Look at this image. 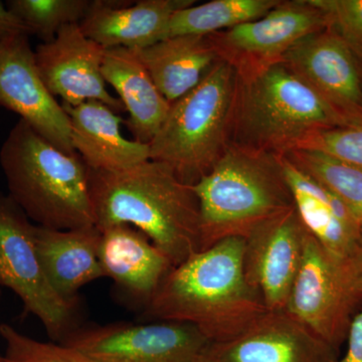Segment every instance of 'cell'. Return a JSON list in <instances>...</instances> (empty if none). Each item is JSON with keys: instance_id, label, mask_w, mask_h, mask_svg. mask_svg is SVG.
<instances>
[{"instance_id": "obj_13", "label": "cell", "mask_w": 362, "mask_h": 362, "mask_svg": "<svg viewBox=\"0 0 362 362\" xmlns=\"http://www.w3.org/2000/svg\"><path fill=\"white\" fill-rule=\"evenodd\" d=\"M105 51L83 33L80 25H70L52 42L37 45L35 62L47 89L61 98L62 104L77 106L94 100L119 114L125 109L107 89L102 74Z\"/></svg>"}, {"instance_id": "obj_3", "label": "cell", "mask_w": 362, "mask_h": 362, "mask_svg": "<svg viewBox=\"0 0 362 362\" xmlns=\"http://www.w3.org/2000/svg\"><path fill=\"white\" fill-rule=\"evenodd\" d=\"M351 125L283 61L237 73L228 145L284 156L312 133Z\"/></svg>"}, {"instance_id": "obj_1", "label": "cell", "mask_w": 362, "mask_h": 362, "mask_svg": "<svg viewBox=\"0 0 362 362\" xmlns=\"http://www.w3.org/2000/svg\"><path fill=\"white\" fill-rule=\"evenodd\" d=\"M246 240L228 238L173 267L146 305L152 318L189 324L211 342L238 337L267 312L244 271Z\"/></svg>"}, {"instance_id": "obj_8", "label": "cell", "mask_w": 362, "mask_h": 362, "mask_svg": "<svg viewBox=\"0 0 362 362\" xmlns=\"http://www.w3.org/2000/svg\"><path fill=\"white\" fill-rule=\"evenodd\" d=\"M362 303L342 259L326 251L308 232L303 259L286 312L333 349L346 341Z\"/></svg>"}, {"instance_id": "obj_19", "label": "cell", "mask_w": 362, "mask_h": 362, "mask_svg": "<svg viewBox=\"0 0 362 362\" xmlns=\"http://www.w3.org/2000/svg\"><path fill=\"white\" fill-rule=\"evenodd\" d=\"M102 233L96 226L54 230L35 225V246L54 291L78 300L84 286L105 278L99 259Z\"/></svg>"}, {"instance_id": "obj_12", "label": "cell", "mask_w": 362, "mask_h": 362, "mask_svg": "<svg viewBox=\"0 0 362 362\" xmlns=\"http://www.w3.org/2000/svg\"><path fill=\"white\" fill-rule=\"evenodd\" d=\"M0 107L21 117L66 153L74 151L70 119L40 77L28 35L0 42Z\"/></svg>"}, {"instance_id": "obj_21", "label": "cell", "mask_w": 362, "mask_h": 362, "mask_svg": "<svg viewBox=\"0 0 362 362\" xmlns=\"http://www.w3.org/2000/svg\"><path fill=\"white\" fill-rule=\"evenodd\" d=\"M102 74L129 114L125 125L135 141L149 144L165 121L171 104L157 88L139 52L125 47L106 49Z\"/></svg>"}, {"instance_id": "obj_6", "label": "cell", "mask_w": 362, "mask_h": 362, "mask_svg": "<svg viewBox=\"0 0 362 362\" xmlns=\"http://www.w3.org/2000/svg\"><path fill=\"white\" fill-rule=\"evenodd\" d=\"M237 71L221 59L194 90L171 104L150 159L168 164L187 185L206 175L228 146Z\"/></svg>"}, {"instance_id": "obj_25", "label": "cell", "mask_w": 362, "mask_h": 362, "mask_svg": "<svg viewBox=\"0 0 362 362\" xmlns=\"http://www.w3.org/2000/svg\"><path fill=\"white\" fill-rule=\"evenodd\" d=\"M8 11L25 26L30 35L52 42L62 28L80 25L89 11V0H8Z\"/></svg>"}, {"instance_id": "obj_26", "label": "cell", "mask_w": 362, "mask_h": 362, "mask_svg": "<svg viewBox=\"0 0 362 362\" xmlns=\"http://www.w3.org/2000/svg\"><path fill=\"white\" fill-rule=\"evenodd\" d=\"M0 337L4 342V362H93L69 345L39 341L7 323L0 324Z\"/></svg>"}, {"instance_id": "obj_27", "label": "cell", "mask_w": 362, "mask_h": 362, "mask_svg": "<svg viewBox=\"0 0 362 362\" xmlns=\"http://www.w3.org/2000/svg\"><path fill=\"white\" fill-rule=\"evenodd\" d=\"M297 148L321 152L362 169V124L317 131Z\"/></svg>"}, {"instance_id": "obj_29", "label": "cell", "mask_w": 362, "mask_h": 362, "mask_svg": "<svg viewBox=\"0 0 362 362\" xmlns=\"http://www.w3.org/2000/svg\"><path fill=\"white\" fill-rule=\"evenodd\" d=\"M346 341V354L338 362H362V308L350 324Z\"/></svg>"}, {"instance_id": "obj_23", "label": "cell", "mask_w": 362, "mask_h": 362, "mask_svg": "<svg viewBox=\"0 0 362 362\" xmlns=\"http://www.w3.org/2000/svg\"><path fill=\"white\" fill-rule=\"evenodd\" d=\"M281 0H213L176 11L166 39L178 35H207L266 16Z\"/></svg>"}, {"instance_id": "obj_11", "label": "cell", "mask_w": 362, "mask_h": 362, "mask_svg": "<svg viewBox=\"0 0 362 362\" xmlns=\"http://www.w3.org/2000/svg\"><path fill=\"white\" fill-rule=\"evenodd\" d=\"M307 233L294 206L257 226L245 239V276L267 311L286 310Z\"/></svg>"}, {"instance_id": "obj_31", "label": "cell", "mask_w": 362, "mask_h": 362, "mask_svg": "<svg viewBox=\"0 0 362 362\" xmlns=\"http://www.w3.org/2000/svg\"><path fill=\"white\" fill-rule=\"evenodd\" d=\"M18 35L30 37V33L21 21L8 11L6 4L0 1V42Z\"/></svg>"}, {"instance_id": "obj_9", "label": "cell", "mask_w": 362, "mask_h": 362, "mask_svg": "<svg viewBox=\"0 0 362 362\" xmlns=\"http://www.w3.org/2000/svg\"><path fill=\"white\" fill-rule=\"evenodd\" d=\"M59 343L93 362H204L211 342L189 324L160 321L78 328Z\"/></svg>"}, {"instance_id": "obj_30", "label": "cell", "mask_w": 362, "mask_h": 362, "mask_svg": "<svg viewBox=\"0 0 362 362\" xmlns=\"http://www.w3.org/2000/svg\"><path fill=\"white\" fill-rule=\"evenodd\" d=\"M342 262L354 288L362 294V223L356 246Z\"/></svg>"}, {"instance_id": "obj_17", "label": "cell", "mask_w": 362, "mask_h": 362, "mask_svg": "<svg viewBox=\"0 0 362 362\" xmlns=\"http://www.w3.org/2000/svg\"><path fill=\"white\" fill-rule=\"evenodd\" d=\"M100 230L99 259L105 278H111L121 291L146 306L175 266L132 226H110Z\"/></svg>"}, {"instance_id": "obj_24", "label": "cell", "mask_w": 362, "mask_h": 362, "mask_svg": "<svg viewBox=\"0 0 362 362\" xmlns=\"http://www.w3.org/2000/svg\"><path fill=\"white\" fill-rule=\"evenodd\" d=\"M284 156L337 195L362 223L361 168L314 150L293 149Z\"/></svg>"}, {"instance_id": "obj_2", "label": "cell", "mask_w": 362, "mask_h": 362, "mask_svg": "<svg viewBox=\"0 0 362 362\" xmlns=\"http://www.w3.org/2000/svg\"><path fill=\"white\" fill-rule=\"evenodd\" d=\"M89 185L99 230L132 226L175 267L199 251V201L168 164L149 159L122 171L89 169Z\"/></svg>"}, {"instance_id": "obj_15", "label": "cell", "mask_w": 362, "mask_h": 362, "mask_svg": "<svg viewBox=\"0 0 362 362\" xmlns=\"http://www.w3.org/2000/svg\"><path fill=\"white\" fill-rule=\"evenodd\" d=\"M338 350L286 311H267L238 337L211 342L204 362H338Z\"/></svg>"}, {"instance_id": "obj_4", "label": "cell", "mask_w": 362, "mask_h": 362, "mask_svg": "<svg viewBox=\"0 0 362 362\" xmlns=\"http://www.w3.org/2000/svg\"><path fill=\"white\" fill-rule=\"evenodd\" d=\"M8 197L42 228L71 230L96 226L89 169L18 120L0 149Z\"/></svg>"}, {"instance_id": "obj_22", "label": "cell", "mask_w": 362, "mask_h": 362, "mask_svg": "<svg viewBox=\"0 0 362 362\" xmlns=\"http://www.w3.org/2000/svg\"><path fill=\"white\" fill-rule=\"evenodd\" d=\"M169 103L194 90L221 61L211 35H178L138 51Z\"/></svg>"}, {"instance_id": "obj_7", "label": "cell", "mask_w": 362, "mask_h": 362, "mask_svg": "<svg viewBox=\"0 0 362 362\" xmlns=\"http://www.w3.org/2000/svg\"><path fill=\"white\" fill-rule=\"evenodd\" d=\"M35 230L25 211L0 192V288L13 291L25 315L39 319L52 340L63 342L78 328V299H66L52 287L37 254Z\"/></svg>"}, {"instance_id": "obj_14", "label": "cell", "mask_w": 362, "mask_h": 362, "mask_svg": "<svg viewBox=\"0 0 362 362\" xmlns=\"http://www.w3.org/2000/svg\"><path fill=\"white\" fill-rule=\"evenodd\" d=\"M282 61L352 125L362 124V65L334 30L307 35Z\"/></svg>"}, {"instance_id": "obj_20", "label": "cell", "mask_w": 362, "mask_h": 362, "mask_svg": "<svg viewBox=\"0 0 362 362\" xmlns=\"http://www.w3.org/2000/svg\"><path fill=\"white\" fill-rule=\"evenodd\" d=\"M281 162L306 230L335 258L346 259L356 246L361 223L328 188L284 156H281Z\"/></svg>"}, {"instance_id": "obj_5", "label": "cell", "mask_w": 362, "mask_h": 362, "mask_svg": "<svg viewBox=\"0 0 362 362\" xmlns=\"http://www.w3.org/2000/svg\"><path fill=\"white\" fill-rule=\"evenodd\" d=\"M192 188L199 206V251L228 238L246 239L294 206L281 156L235 145Z\"/></svg>"}, {"instance_id": "obj_28", "label": "cell", "mask_w": 362, "mask_h": 362, "mask_svg": "<svg viewBox=\"0 0 362 362\" xmlns=\"http://www.w3.org/2000/svg\"><path fill=\"white\" fill-rule=\"evenodd\" d=\"M356 54L362 65V0H310Z\"/></svg>"}, {"instance_id": "obj_18", "label": "cell", "mask_w": 362, "mask_h": 362, "mask_svg": "<svg viewBox=\"0 0 362 362\" xmlns=\"http://www.w3.org/2000/svg\"><path fill=\"white\" fill-rule=\"evenodd\" d=\"M63 107L70 119L71 146L88 168L122 171L149 160V144L124 137L125 120L110 107L94 100Z\"/></svg>"}, {"instance_id": "obj_10", "label": "cell", "mask_w": 362, "mask_h": 362, "mask_svg": "<svg viewBox=\"0 0 362 362\" xmlns=\"http://www.w3.org/2000/svg\"><path fill=\"white\" fill-rule=\"evenodd\" d=\"M327 28L325 16L310 0H281L262 18L209 35L220 59L246 73L282 61L300 40Z\"/></svg>"}, {"instance_id": "obj_16", "label": "cell", "mask_w": 362, "mask_h": 362, "mask_svg": "<svg viewBox=\"0 0 362 362\" xmlns=\"http://www.w3.org/2000/svg\"><path fill=\"white\" fill-rule=\"evenodd\" d=\"M195 0H140L134 4L96 0L80 23L83 33L105 49L142 51L166 39L169 21Z\"/></svg>"}, {"instance_id": "obj_32", "label": "cell", "mask_w": 362, "mask_h": 362, "mask_svg": "<svg viewBox=\"0 0 362 362\" xmlns=\"http://www.w3.org/2000/svg\"><path fill=\"white\" fill-rule=\"evenodd\" d=\"M0 297H1V288H0ZM0 362H4V357H2V354H0Z\"/></svg>"}]
</instances>
